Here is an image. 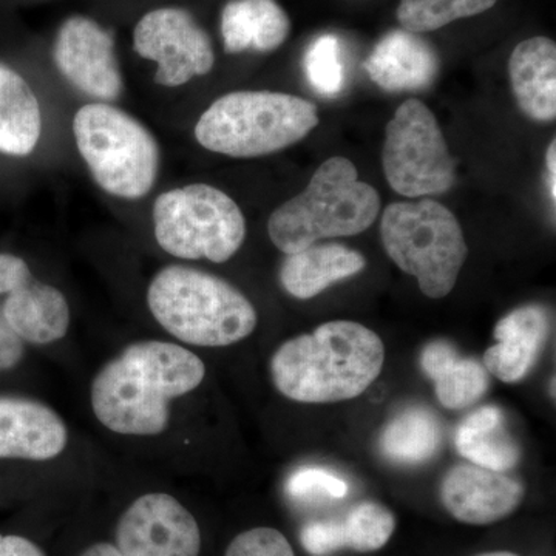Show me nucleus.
Instances as JSON below:
<instances>
[{"label": "nucleus", "instance_id": "obj_26", "mask_svg": "<svg viewBox=\"0 0 556 556\" xmlns=\"http://www.w3.org/2000/svg\"><path fill=\"white\" fill-rule=\"evenodd\" d=\"M497 0H401L397 21L407 31L430 33L492 9Z\"/></svg>", "mask_w": 556, "mask_h": 556}, {"label": "nucleus", "instance_id": "obj_35", "mask_svg": "<svg viewBox=\"0 0 556 556\" xmlns=\"http://www.w3.org/2000/svg\"><path fill=\"white\" fill-rule=\"evenodd\" d=\"M478 556H519L517 554H511V552H486V554L478 555Z\"/></svg>", "mask_w": 556, "mask_h": 556}, {"label": "nucleus", "instance_id": "obj_5", "mask_svg": "<svg viewBox=\"0 0 556 556\" xmlns=\"http://www.w3.org/2000/svg\"><path fill=\"white\" fill-rule=\"evenodd\" d=\"M313 102L276 91H233L201 115L197 141L232 159H257L295 144L317 127Z\"/></svg>", "mask_w": 556, "mask_h": 556}, {"label": "nucleus", "instance_id": "obj_29", "mask_svg": "<svg viewBox=\"0 0 556 556\" xmlns=\"http://www.w3.org/2000/svg\"><path fill=\"white\" fill-rule=\"evenodd\" d=\"M225 556H295L283 533L257 527L233 538Z\"/></svg>", "mask_w": 556, "mask_h": 556}, {"label": "nucleus", "instance_id": "obj_30", "mask_svg": "<svg viewBox=\"0 0 556 556\" xmlns=\"http://www.w3.org/2000/svg\"><path fill=\"white\" fill-rule=\"evenodd\" d=\"M24 356V342L10 327L0 309V372L16 367Z\"/></svg>", "mask_w": 556, "mask_h": 556}, {"label": "nucleus", "instance_id": "obj_33", "mask_svg": "<svg viewBox=\"0 0 556 556\" xmlns=\"http://www.w3.org/2000/svg\"><path fill=\"white\" fill-rule=\"evenodd\" d=\"M547 188L548 193H551L552 201L556 200V181H555V169H556V148H555V139L551 142L547 149Z\"/></svg>", "mask_w": 556, "mask_h": 556}, {"label": "nucleus", "instance_id": "obj_19", "mask_svg": "<svg viewBox=\"0 0 556 556\" xmlns=\"http://www.w3.org/2000/svg\"><path fill=\"white\" fill-rule=\"evenodd\" d=\"M3 316L22 340L47 345L67 334L70 308L60 289L30 277L9 292Z\"/></svg>", "mask_w": 556, "mask_h": 556}, {"label": "nucleus", "instance_id": "obj_2", "mask_svg": "<svg viewBox=\"0 0 556 556\" xmlns=\"http://www.w3.org/2000/svg\"><path fill=\"white\" fill-rule=\"evenodd\" d=\"M386 362L382 339L351 320L320 325L278 348L270 361L274 386L302 404L356 399L379 378Z\"/></svg>", "mask_w": 556, "mask_h": 556}, {"label": "nucleus", "instance_id": "obj_21", "mask_svg": "<svg viewBox=\"0 0 556 556\" xmlns=\"http://www.w3.org/2000/svg\"><path fill=\"white\" fill-rule=\"evenodd\" d=\"M291 33L287 11L276 0H229L222 13V36L228 53L277 50Z\"/></svg>", "mask_w": 556, "mask_h": 556}, {"label": "nucleus", "instance_id": "obj_11", "mask_svg": "<svg viewBox=\"0 0 556 556\" xmlns=\"http://www.w3.org/2000/svg\"><path fill=\"white\" fill-rule=\"evenodd\" d=\"M116 547L123 556H199V522L174 496L148 493L119 518Z\"/></svg>", "mask_w": 556, "mask_h": 556}, {"label": "nucleus", "instance_id": "obj_7", "mask_svg": "<svg viewBox=\"0 0 556 556\" xmlns=\"http://www.w3.org/2000/svg\"><path fill=\"white\" fill-rule=\"evenodd\" d=\"M73 135L91 177L110 195L139 200L152 190L159 142L129 113L104 102L84 105L73 119Z\"/></svg>", "mask_w": 556, "mask_h": 556}, {"label": "nucleus", "instance_id": "obj_6", "mask_svg": "<svg viewBox=\"0 0 556 556\" xmlns=\"http://www.w3.org/2000/svg\"><path fill=\"white\" fill-rule=\"evenodd\" d=\"M380 236L388 257L416 277L424 295L447 298L468 254L463 228L447 207L430 199L390 204Z\"/></svg>", "mask_w": 556, "mask_h": 556}, {"label": "nucleus", "instance_id": "obj_28", "mask_svg": "<svg viewBox=\"0 0 556 556\" xmlns=\"http://www.w3.org/2000/svg\"><path fill=\"white\" fill-rule=\"evenodd\" d=\"M289 495L298 500H342L348 495V484L324 468H300L288 479Z\"/></svg>", "mask_w": 556, "mask_h": 556}, {"label": "nucleus", "instance_id": "obj_25", "mask_svg": "<svg viewBox=\"0 0 556 556\" xmlns=\"http://www.w3.org/2000/svg\"><path fill=\"white\" fill-rule=\"evenodd\" d=\"M442 427L430 409L409 407L387 424L379 438L380 452L393 463L416 466L437 455Z\"/></svg>", "mask_w": 556, "mask_h": 556}, {"label": "nucleus", "instance_id": "obj_3", "mask_svg": "<svg viewBox=\"0 0 556 556\" xmlns=\"http://www.w3.org/2000/svg\"><path fill=\"white\" fill-rule=\"evenodd\" d=\"M150 313L189 345L228 346L257 327V311L239 289L203 270L167 266L150 281Z\"/></svg>", "mask_w": 556, "mask_h": 556}, {"label": "nucleus", "instance_id": "obj_32", "mask_svg": "<svg viewBox=\"0 0 556 556\" xmlns=\"http://www.w3.org/2000/svg\"><path fill=\"white\" fill-rule=\"evenodd\" d=\"M0 556H46V554L27 538L0 535Z\"/></svg>", "mask_w": 556, "mask_h": 556}, {"label": "nucleus", "instance_id": "obj_14", "mask_svg": "<svg viewBox=\"0 0 556 556\" xmlns=\"http://www.w3.org/2000/svg\"><path fill=\"white\" fill-rule=\"evenodd\" d=\"M67 427L54 409L24 397H0V457L49 460L67 445Z\"/></svg>", "mask_w": 556, "mask_h": 556}, {"label": "nucleus", "instance_id": "obj_1", "mask_svg": "<svg viewBox=\"0 0 556 556\" xmlns=\"http://www.w3.org/2000/svg\"><path fill=\"white\" fill-rule=\"evenodd\" d=\"M206 376L192 351L159 340L129 345L91 383L98 420L119 434L156 437L169 424L170 401L195 390Z\"/></svg>", "mask_w": 556, "mask_h": 556}, {"label": "nucleus", "instance_id": "obj_31", "mask_svg": "<svg viewBox=\"0 0 556 556\" xmlns=\"http://www.w3.org/2000/svg\"><path fill=\"white\" fill-rule=\"evenodd\" d=\"M31 276L25 260L13 254H0V294H9Z\"/></svg>", "mask_w": 556, "mask_h": 556}, {"label": "nucleus", "instance_id": "obj_12", "mask_svg": "<svg viewBox=\"0 0 556 556\" xmlns=\"http://www.w3.org/2000/svg\"><path fill=\"white\" fill-rule=\"evenodd\" d=\"M53 60L61 75L91 98L113 101L123 93L113 38L90 17L72 16L61 25Z\"/></svg>", "mask_w": 556, "mask_h": 556}, {"label": "nucleus", "instance_id": "obj_34", "mask_svg": "<svg viewBox=\"0 0 556 556\" xmlns=\"http://www.w3.org/2000/svg\"><path fill=\"white\" fill-rule=\"evenodd\" d=\"M79 556H123L119 554L118 547L109 543H98L87 548Z\"/></svg>", "mask_w": 556, "mask_h": 556}, {"label": "nucleus", "instance_id": "obj_16", "mask_svg": "<svg viewBox=\"0 0 556 556\" xmlns=\"http://www.w3.org/2000/svg\"><path fill=\"white\" fill-rule=\"evenodd\" d=\"M396 529L394 515L382 504L364 501L342 518L311 521L303 527L300 541L308 554L328 556L336 552H376L386 546Z\"/></svg>", "mask_w": 556, "mask_h": 556}, {"label": "nucleus", "instance_id": "obj_24", "mask_svg": "<svg viewBox=\"0 0 556 556\" xmlns=\"http://www.w3.org/2000/svg\"><path fill=\"white\" fill-rule=\"evenodd\" d=\"M455 442L467 460L490 470H511L521 459V448L508 433L504 413L493 405L470 413L457 427Z\"/></svg>", "mask_w": 556, "mask_h": 556}, {"label": "nucleus", "instance_id": "obj_22", "mask_svg": "<svg viewBox=\"0 0 556 556\" xmlns=\"http://www.w3.org/2000/svg\"><path fill=\"white\" fill-rule=\"evenodd\" d=\"M420 367L433 380L438 401L448 409L477 404L489 390V371L473 358L460 357L445 340L428 343L420 354Z\"/></svg>", "mask_w": 556, "mask_h": 556}, {"label": "nucleus", "instance_id": "obj_18", "mask_svg": "<svg viewBox=\"0 0 556 556\" xmlns=\"http://www.w3.org/2000/svg\"><path fill=\"white\" fill-rule=\"evenodd\" d=\"M511 91L530 119L551 123L556 116V46L535 36L519 43L508 61Z\"/></svg>", "mask_w": 556, "mask_h": 556}, {"label": "nucleus", "instance_id": "obj_27", "mask_svg": "<svg viewBox=\"0 0 556 556\" xmlns=\"http://www.w3.org/2000/svg\"><path fill=\"white\" fill-rule=\"evenodd\" d=\"M311 87L321 97H338L345 89V61L338 36L321 35L313 40L303 58Z\"/></svg>", "mask_w": 556, "mask_h": 556}, {"label": "nucleus", "instance_id": "obj_15", "mask_svg": "<svg viewBox=\"0 0 556 556\" xmlns=\"http://www.w3.org/2000/svg\"><path fill=\"white\" fill-rule=\"evenodd\" d=\"M493 336L496 345L484 354L486 371L503 382H519L535 367L546 345L551 317L543 306H521L497 321Z\"/></svg>", "mask_w": 556, "mask_h": 556}, {"label": "nucleus", "instance_id": "obj_13", "mask_svg": "<svg viewBox=\"0 0 556 556\" xmlns=\"http://www.w3.org/2000/svg\"><path fill=\"white\" fill-rule=\"evenodd\" d=\"M525 496L518 479L471 463L450 468L441 484L442 504L464 525L489 526L510 517Z\"/></svg>", "mask_w": 556, "mask_h": 556}, {"label": "nucleus", "instance_id": "obj_23", "mask_svg": "<svg viewBox=\"0 0 556 556\" xmlns=\"http://www.w3.org/2000/svg\"><path fill=\"white\" fill-rule=\"evenodd\" d=\"M42 131L38 98L20 73L0 64V152L30 155Z\"/></svg>", "mask_w": 556, "mask_h": 556}, {"label": "nucleus", "instance_id": "obj_20", "mask_svg": "<svg viewBox=\"0 0 556 556\" xmlns=\"http://www.w3.org/2000/svg\"><path fill=\"white\" fill-rule=\"evenodd\" d=\"M365 266L364 255L343 244H311L285 258L280 281L292 298L309 300L336 281L356 276Z\"/></svg>", "mask_w": 556, "mask_h": 556}, {"label": "nucleus", "instance_id": "obj_8", "mask_svg": "<svg viewBox=\"0 0 556 556\" xmlns=\"http://www.w3.org/2000/svg\"><path fill=\"white\" fill-rule=\"evenodd\" d=\"M160 248L174 257L225 263L247 237L243 212L228 193L208 185H189L161 193L153 204Z\"/></svg>", "mask_w": 556, "mask_h": 556}, {"label": "nucleus", "instance_id": "obj_4", "mask_svg": "<svg viewBox=\"0 0 556 556\" xmlns=\"http://www.w3.org/2000/svg\"><path fill=\"white\" fill-rule=\"evenodd\" d=\"M379 211V193L358 181L350 160L334 156L318 167L302 193L273 212L269 239L285 254H295L320 240L358 236Z\"/></svg>", "mask_w": 556, "mask_h": 556}, {"label": "nucleus", "instance_id": "obj_17", "mask_svg": "<svg viewBox=\"0 0 556 556\" xmlns=\"http://www.w3.org/2000/svg\"><path fill=\"white\" fill-rule=\"evenodd\" d=\"M372 83L387 91L427 89L439 73V56L417 33L393 30L376 43L364 65Z\"/></svg>", "mask_w": 556, "mask_h": 556}, {"label": "nucleus", "instance_id": "obj_10", "mask_svg": "<svg viewBox=\"0 0 556 556\" xmlns=\"http://www.w3.org/2000/svg\"><path fill=\"white\" fill-rule=\"evenodd\" d=\"M134 50L155 61V83L179 87L214 68L212 40L189 11L159 9L149 11L134 30Z\"/></svg>", "mask_w": 556, "mask_h": 556}, {"label": "nucleus", "instance_id": "obj_9", "mask_svg": "<svg viewBox=\"0 0 556 556\" xmlns=\"http://www.w3.org/2000/svg\"><path fill=\"white\" fill-rule=\"evenodd\" d=\"M388 185L408 199L439 195L455 185V163L431 110L405 101L387 124L382 152Z\"/></svg>", "mask_w": 556, "mask_h": 556}]
</instances>
